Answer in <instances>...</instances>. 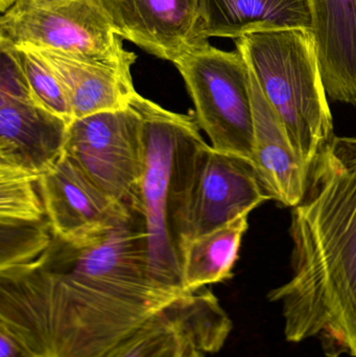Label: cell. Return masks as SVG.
<instances>
[{"label": "cell", "mask_w": 356, "mask_h": 357, "mask_svg": "<svg viewBox=\"0 0 356 357\" xmlns=\"http://www.w3.org/2000/svg\"><path fill=\"white\" fill-rule=\"evenodd\" d=\"M180 296L152 278L144 224L131 210L114 226L77 241L54 236L37 259L1 268L0 323L40 357H95Z\"/></svg>", "instance_id": "6da1fadb"}, {"label": "cell", "mask_w": 356, "mask_h": 357, "mask_svg": "<svg viewBox=\"0 0 356 357\" xmlns=\"http://www.w3.org/2000/svg\"><path fill=\"white\" fill-rule=\"evenodd\" d=\"M292 278L269 294L284 335L317 339L327 357H356V136H334L293 208Z\"/></svg>", "instance_id": "7a4b0ae2"}, {"label": "cell", "mask_w": 356, "mask_h": 357, "mask_svg": "<svg viewBox=\"0 0 356 357\" xmlns=\"http://www.w3.org/2000/svg\"><path fill=\"white\" fill-rule=\"evenodd\" d=\"M132 102L144 119L146 158L130 209L144 224L152 278L184 295V216L194 159L205 140L192 115L171 112L138 92Z\"/></svg>", "instance_id": "3957f363"}, {"label": "cell", "mask_w": 356, "mask_h": 357, "mask_svg": "<svg viewBox=\"0 0 356 357\" xmlns=\"http://www.w3.org/2000/svg\"><path fill=\"white\" fill-rule=\"evenodd\" d=\"M235 43L309 173L334 136L313 33L305 29L265 31L245 36Z\"/></svg>", "instance_id": "277c9868"}, {"label": "cell", "mask_w": 356, "mask_h": 357, "mask_svg": "<svg viewBox=\"0 0 356 357\" xmlns=\"http://www.w3.org/2000/svg\"><path fill=\"white\" fill-rule=\"evenodd\" d=\"M196 108L199 127L219 152L254 160V116L250 71L242 54L208 41L196 43L173 62Z\"/></svg>", "instance_id": "5b68a950"}, {"label": "cell", "mask_w": 356, "mask_h": 357, "mask_svg": "<svg viewBox=\"0 0 356 357\" xmlns=\"http://www.w3.org/2000/svg\"><path fill=\"white\" fill-rule=\"evenodd\" d=\"M64 154L111 199L130 208L144 169L146 136L133 102L69 125Z\"/></svg>", "instance_id": "8992f818"}, {"label": "cell", "mask_w": 356, "mask_h": 357, "mask_svg": "<svg viewBox=\"0 0 356 357\" xmlns=\"http://www.w3.org/2000/svg\"><path fill=\"white\" fill-rule=\"evenodd\" d=\"M94 0L49 6L17 2L0 20V45L26 46L87 61H115L131 52Z\"/></svg>", "instance_id": "52a82bcc"}, {"label": "cell", "mask_w": 356, "mask_h": 357, "mask_svg": "<svg viewBox=\"0 0 356 357\" xmlns=\"http://www.w3.org/2000/svg\"><path fill=\"white\" fill-rule=\"evenodd\" d=\"M232 322L207 287L173 300L141 326L95 357H189L217 354Z\"/></svg>", "instance_id": "ba28073f"}, {"label": "cell", "mask_w": 356, "mask_h": 357, "mask_svg": "<svg viewBox=\"0 0 356 357\" xmlns=\"http://www.w3.org/2000/svg\"><path fill=\"white\" fill-rule=\"evenodd\" d=\"M268 199H271L248 161L203 142L194 159L186 201L185 247L192 239L249 215Z\"/></svg>", "instance_id": "9c48e42d"}, {"label": "cell", "mask_w": 356, "mask_h": 357, "mask_svg": "<svg viewBox=\"0 0 356 357\" xmlns=\"http://www.w3.org/2000/svg\"><path fill=\"white\" fill-rule=\"evenodd\" d=\"M39 187L54 236L71 241L118 224L131 210L111 199L63 153L40 176Z\"/></svg>", "instance_id": "30bf717a"}, {"label": "cell", "mask_w": 356, "mask_h": 357, "mask_svg": "<svg viewBox=\"0 0 356 357\" xmlns=\"http://www.w3.org/2000/svg\"><path fill=\"white\" fill-rule=\"evenodd\" d=\"M69 125L38 105L29 90L0 91V167L43 175L64 153Z\"/></svg>", "instance_id": "8fae6325"}, {"label": "cell", "mask_w": 356, "mask_h": 357, "mask_svg": "<svg viewBox=\"0 0 356 357\" xmlns=\"http://www.w3.org/2000/svg\"><path fill=\"white\" fill-rule=\"evenodd\" d=\"M115 33L175 62L194 43L198 0H94Z\"/></svg>", "instance_id": "7c38bea8"}, {"label": "cell", "mask_w": 356, "mask_h": 357, "mask_svg": "<svg viewBox=\"0 0 356 357\" xmlns=\"http://www.w3.org/2000/svg\"><path fill=\"white\" fill-rule=\"evenodd\" d=\"M250 79L254 116L253 169L270 199L294 208L304 197L309 171L299 161L281 119L251 71Z\"/></svg>", "instance_id": "4fadbf2b"}, {"label": "cell", "mask_w": 356, "mask_h": 357, "mask_svg": "<svg viewBox=\"0 0 356 357\" xmlns=\"http://www.w3.org/2000/svg\"><path fill=\"white\" fill-rule=\"evenodd\" d=\"M35 50L49 64L62 84L73 121L127 108L137 92L131 75V67L136 61L134 52L121 60L87 61Z\"/></svg>", "instance_id": "5bb4252c"}, {"label": "cell", "mask_w": 356, "mask_h": 357, "mask_svg": "<svg viewBox=\"0 0 356 357\" xmlns=\"http://www.w3.org/2000/svg\"><path fill=\"white\" fill-rule=\"evenodd\" d=\"M311 0H198L194 43L265 31H313Z\"/></svg>", "instance_id": "9a60e30c"}, {"label": "cell", "mask_w": 356, "mask_h": 357, "mask_svg": "<svg viewBox=\"0 0 356 357\" xmlns=\"http://www.w3.org/2000/svg\"><path fill=\"white\" fill-rule=\"evenodd\" d=\"M320 73L326 94L356 106V0H311Z\"/></svg>", "instance_id": "2e32d148"}, {"label": "cell", "mask_w": 356, "mask_h": 357, "mask_svg": "<svg viewBox=\"0 0 356 357\" xmlns=\"http://www.w3.org/2000/svg\"><path fill=\"white\" fill-rule=\"evenodd\" d=\"M248 229V215L192 239L183 256V283L187 293L233 277L242 236Z\"/></svg>", "instance_id": "e0dca14e"}, {"label": "cell", "mask_w": 356, "mask_h": 357, "mask_svg": "<svg viewBox=\"0 0 356 357\" xmlns=\"http://www.w3.org/2000/svg\"><path fill=\"white\" fill-rule=\"evenodd\" d=\"M38 176L0 167V226L49 222Z\"/></svg>", "instance_id": "ac0fdd59"}, {"label": "cell", "mask_w": 356, "mask_h": 357, "mask_svg": "<svg viewBox=\"0 0 356 357\" xmlns=\"http://www.w3.org/2000/svg\"><path fill=\"white\" fill-rule=\"evenodd\" d=\"M0 47L10 50L20 65L33 100L52 114L67 123H72V111L64 88L43 56L26 46L0 45Z\"/></svg>", "instance_id": "d6986e66"}, {"label": "cell", "mask_w": 356, "mask_h": 357, "mask_svg": "<svg viewBox=\"0 0 356 357\" xmlns=\"http://www.w3.org/2000/svg\"><path fill=\"white\" fill-rule=\"evenodd\" d=\"M0 357H40L21 335L0 323Z\"/></svg>", "instance_id": "ffe728a7"}, {"label": "cell", "mask_w": 356, "mask_h": 357, "mask_svg": "<svg viewBox=\"0 0 356 357\" xmlns=\"http://www.w3.org/2000/svg\"><path fill=\"white\" fill-rule=\"evenodd\" d=\"M65 1H67V0H18L17 2L33 6H56V4L62 3Z\"/></svg>", "instance_id": "44dd1931"}, {"label": "cell", "mask_w": 356, "mask_h": 357, "mask_svg": "<svg viewBox=\"0 0 356 357\" xmlns=\"http://www.w3.org/2000/svg\"><path fill=\"white\" fill-rule=\"evenodd\" d=\"M18 0H0V10H1L2 14L8 12L10 8L15 6L17 3Z\"/></svg>", "instance_id": "7402d4cb"}, {"label": "cell", "mask_w": 356, "mask_h": 357, "mask_svg": "<svg viewBox=\"0 0 356 357\" xmlns=\"http://www.w3.org/2000/svg\"><path fill=\"white\" fill-rule=\"evenodd\" d=\"M207 354H203V352H196V354H192L189 357H206Z\"/></svg>", "instance_id": "603a6c76"}]
</instances>
